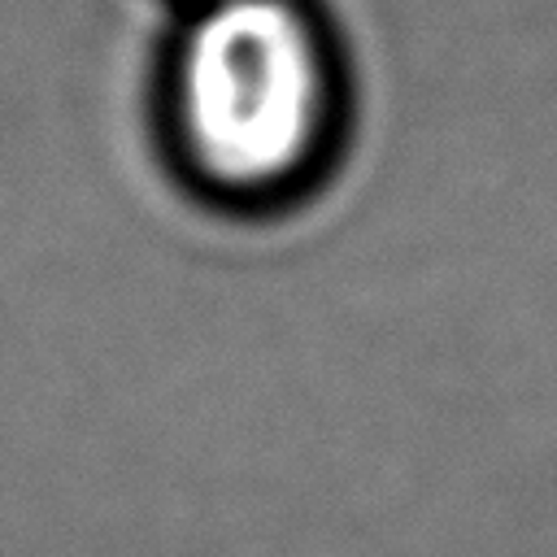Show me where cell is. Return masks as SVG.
I'll list each match as a JSON object with an SVG mask.
<instances>
[{"instance_id":"cell-1","label":"cell","mask_w":557,"mask_h":557,"mask_svg":"<svg viewBox=\"0 0 557 557\" xmlns=\"http://www.w3.org/2000/svg\"><path fill=\"white\" fill-rule=\"evenodd\" d=\"M144 117L165 183L200 213L265 226L309 209L361 122L339 13L326 0H170Z\"/></svg>"}]
</instances>
